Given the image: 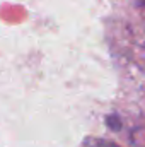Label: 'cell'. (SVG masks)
<instances>
[{
	"instance_id": "6da1fadb",
	"label": "cell",
	"mask_w": 145,
	"mask_h": 147,
	"mask_svg": "<svg viewBox=\"0 0 145 147\" xmlns=\"http://www.w3.org/2000/svg\"><path fill=\"white\" fill-rule=\"evenodd\" d=\"M82 147H119L116 146L114 142H111V140H104V139H85L84 140V144Z\"/></svg>"
},
{
	"instance_id": "7a4b0ae2",
	"label": "cell",
	"mask_w": 145,
	"mask_h": 147,
	"mask_svg": "<svg viewBox=\"0 0 145 147\" xmlns=\"http://www.w3.org/2000/svg\"><path fill=\"white\" fill-rule=\"evenodd\" d=\"M144 2H145V0H144Z\"/></svg>"
}]
</instances>
